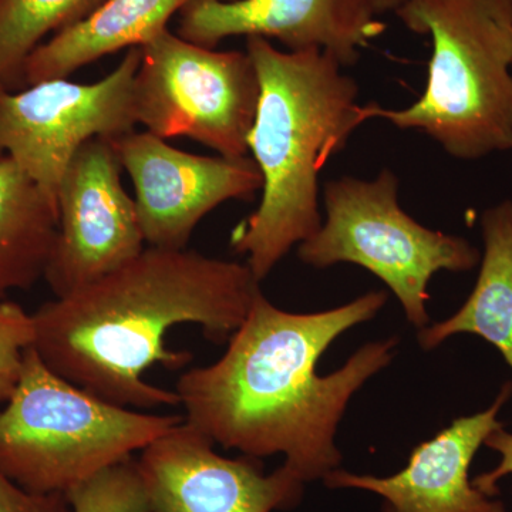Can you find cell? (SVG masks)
Here are the masks:
<instances>
[{
    "label": "cell",
    "instance_id": "obj_19",
    "mask_svg": "<svg viewBox=\"0 0 512 512\" xmlns=\"http://www.w3.org/2000/svg\"><path fill=\"white\" fill-rule=\"evenodd\" d=\"M35 339L32 315L18 303L0 302V403L18 386L26 350Z\"/></svg>",
    "mask_w": 512,
    "mask_h": 512
},
{
    "label": "cell",
    "instance_id": "obj_18",
    "mask_svg": "<svg viewBox=\"0 0 512 512\" xmlns=\"http://www.w3.org/2000/svg\"><path fill=\"white\" fill-rule=\"evenodd\" d=\"M73 512H150V501L134 457L114 464L66 493Z\"/></svg>",
    "mask_w": 512,
    "mask_h": 512
},
{
    "label": "cell",
    "instance_id": "obj_17",
    "mask_svg": "<svg viewBox=\"0 0 512 512\" xmlns=\"http://www.w3.org/2000/svg\"><path fill=\"white\" fill-rule=\"evenodd\" d=\"M104 0H0V87L22 89L30 55L60 30L99 8Z\"/></svg>",
    "mask_w": 512,
    "mask_h": 512
},
{
    "label": "cell",
    "instance_id": "obj_8",
    "mask_svg": "<svg viewBox=\"0 0 512 512\" xmlns=\"http://www.w3.org/2000/svg\"><path fill=\"white\" fill-rule=\"evenodd\" d=\"M141 55V47L126 50L116 69L96 83L53 79L0 87V156L15 161L56 207L63 175L83 144L136 130L134 79Z\"/></svg>",
    "mask_w": 512,
    "mask_h": 512
},
{
    "label": "cell",
    "instance_id": "obj_3",
    "mask_svg": "<svg viewBox=\"0 0 512 512\" xmlns=\"http://www.w3.org/2000/svg\"><path fill=\"white\" fill-rule=\"evenodd\" d=\"M245 52L259 80L248 154L261 173L262 197L232 231L231 247L262 282L322 227L320 171L370 116L369 104L357 103L359 86L330 53L288 52L262 37H248Z\"/></svg>",
    "mask_w": 512,
    "mask_h": 512
},
{
    "label": "cell",
    "instance_id": "obj_1",
    "mask_svg": "<svg viewBox=\"0 0 512 512\" xmlns=\"http://www.w3.org/2000/svg\"><path fill=\"white\" fill-rule=\"evenodd\" d=\"M386 302L377 291L329 311L291 313L259 289L224 355L178 377L185 421L242 456L284 454L303 483L323 480L342 461L335 437L350 399L390 365L399 342L367 343L330 375L316 366L340 335L375 318Z\"/></svg>",
    "mask_w": 512,
    "mask_h": 512
},
{
    "label": "cell",
    "instance_id": "obj_7",
    "mask_svg": "<svg viewBox=\"0 0 512 512\" xmlns=\"http://www.w3.org/2000/svg\"><path fill=\"white\" fill-rule=\"evenodd\" d=\"M141 52L134 79L137 124L164 140L191 138L218 156H248L259 80L247 52L194 45L170 29Z\"/></svg>",
    "mask_w": 512,
    "mask_h": 512
},
{
    "label": "cell",
    "instance_id": "obj_11",
    "mask_svg": "<svg viewBox=\"0 0 512 512\" xmlns=\"http://www.w3.org/2000/svg\"><path fill=\"white\" fill-rule=\"evenodd\" d=\"M214 446L184 419L140 451L150 512H274L302 500L305 483L285 464L265 474L259 458L222 457Z\"/></svg>",
    "mask_w": 512,
    "mask_h": 512
},
{
    "label": "cell",
    "instance_id": "obj_5",
    "mask_svg": "<svg viewBox=\"0 0 512 512\" xmlns=\"http://www.w3.org/2000/svg\"><path fill=\"white\" fill-rule=\"evenodd\" d=\"M183 421L100 399L56 375L29 348L0 412V470L29 493L64 494Z\"/></svg>",
    "mask_w": 512,
    "mask_h": 512
},
{
    "label": "cell",
    "instance_id": "obj_13",
    "mask_svg": "<svg viewBox=\"0 0 512 512\" xmlns=\"http://www.w3.org/2000/svg\"><path fill=\"white\" fill-rule=\"evenodd\" d=\"M512 384L501 389L493 406L474 416L460 417L410 454L409 463L390 477L359 476L330 471L329 488H356L384 498L393 512H507L501 501L481 493L470 480L478 448L503 424L497 416L510 399Z\"/></svg>",
    "mask_w": 512,
    "mask_h": 512
},
{
    "label": "cell",
    "instance_id": "obj_2",
    "mask_svg": "<svg viewBox=\"0 0 512 512\" xmlns=\"http://www.w3.org/2000/svg\"><path fill=\"white\" fill-rule=\"evenodd\" d=\"M247 264L185 249L147 247L93 284L46 302L32 315V348L56 375L128 409L180 406L177 393L144 380L150 367L194 359L165 346L174 326L198 325L228 342L261 289Z\"/></svg>",
    "mask_w": 512,
    "mask_h": 512
},
{
    "label": "cell",
    "instance_id": "obj_20",
    "mask_svg": "<svg viewBox=\"0 0 512 512\" xmlns=\"http://www.w3.org/2000/svg\"><path fill=\"white\" fill-rule=\"evenodd\" d=\"M0 512H73L64 494L29 493L0 470Z\"/></svg>",
    "mask_w": 512,
    "mask_h": 512
},
{
    "label": "cell",
    "instance_id": "obj_16",
    "mask_svg": "<svg viewBox=\"0 0 512 512\" xmlns=\"http://www.w3.org/2000/svg\"><path fill=\"white\" fill-rule=\"evenodd\" d=\"M57 207L9 157L0 156V302L45 278Z\"/></svg>",
    "mask_w": 512,
    "mask_h": 512
},
{
    "label": "cell",
    "instance_id": "obj_10",
    "mask_svg": "<svg viewBox=\"0 0 512 512\" xmlns=\"http://www.w3.org/2000/svg\"><path fill=\"white\" fill-rule=\"evenodd\" d=\"M131 178L147 247L185 249L202 218L224 202L254 200L262 177L251 157L178 150L148 131L111 138Z\"/></svg>",
    "mask_w": 512,
    "mask_h": 512
},
{
    "label": "cell",
    "instance_id": "obj_4",
    "mask_svg": "<svg viewBox=\"0 0 512 512\" xmlns=\"http://www.w3.org/2000/svg\"><path fill=\"white\" fill-rule=\"evenodd\" d=\"M394 15L431 37L424 93L412 106L369 116L420 130L451 157L512 150V0H406Z\"/></svg>",
    "mask_w": 512,
    "mask_h": 512
},
{
    "label": "cell",
    "instance_id": "obj_22",
    "mask_svg": "<svg viewBox=\"0 0 512 512\" xmlns=\"http://www.w3.org/2000/svg\"><path fill=\"white\" fill-rule=\"evenodd\" d=\"M365 2L376 16H380L383 13L396 12L406 0H365Z\"/></svg>",
    "mask_w": 512,
    "mask_h": 512
},
{
    "label": "cell",
    "instance_id": "obj_6",
    "mask_svg": "<svg viewBox=\"0 0 512 512\" xmlns=\"http://www.w3.org/2000/svg\"><path fill=\"white\" fill-rule=\"evenodd\" d=\"M326 220L298 245L305 264H355L389 286L417 329L429 325L427 286L437 272H467L481 255L467 239L433 231L399 204V180L383 170L373 180L342 177L323 190Z\"/></svg>",
    "mask_w": 512,
    "mask_h": 512
},
{
    "label": "cell",
    "instance_id": "obj_15",
    "mask_svg": "<svg viewBox=\"0 0 512 512\" xmlns=\"http://www.w3.org/2000/svg\"><path fill=\"white\" fill-rule=\"evenodd\" d=\"M484 254L476 286L456 315L420 329L424 350L458 333H473L495 346L512 369V201H503L481 218Z\"/></svg>",
    "mask_w": 512,
    "mask_h": 512
},
{
    "label": "cell",
    "instance_id": "obj_14",
    "mask_svg": "<svg viewBox=\"0 0 512 512\" xmlns=\"http://www.w3.org/2000/svg\"><path fill=\"white\" fill-rule=\"evenodd\" d=\"M190 0H104L87 18L37 47L23 67L22 87L69 79L87 64L147 45Z\"/></svg>",
    "mask_w": 512,
    "mask_h": 512
},
{
    "label": "cell",
    "instance_id": "obj_12",
    "mask_svg": "<svg viewBox=\"0 0 512 512\" xmlns=\"http://www.w3.org/2000/svg\"><path fill=\"white\" fill-rule=\"evenodd\" d=\"M177 16L175 33L194 45L262 37L288 52L323 50L343 67L386 30L365 0H190Z\"/></svg>",
    "mask_w": 512,
    "mask_h": 512
},
{
    "label": "cell",
    "instance_id": "obj_23",
    "mask_svg": "<svg viewBox=\"0 0 512 512\" xmlns=\"http://www.w3.org/2000/svg\"><path fill=\"white\" fill-rule=\"evenodd\" d=\"M383 512H393V510L389 507V505L384 504Z\"/></svg>",
    "mask_w": 512,
    "mask_h": 512
},
{
    "label": "cell",
    "instance_id": "obj_9",
    "mask_svg": "<svg viewBox=\"0 0 512 512\" xmlns=\"http://www.w3.org/2000/svg\"><path fill=\"white\" fill-rule=\"evenodd\" d=\"M121 170L111 138H92L70 161L57 192L59 222L45 274L56 298L99 281L146 249Z\"/></svg>",
    "mask_w": 512,
    "mask_h": 512
},
{
    "label": "cell",
    "instance_id": "obj_21",
    "mask_svg": "<svg viewBox=\"0 0 512 512\" xmlns=\"http://www.w3.org/2000/svg\"><path fill=\"white\" fill-rule=\"evenodd\" d=\"M484 444L497 451L501 456V461L493 471L481 474V476L471 480V483L481 493L488 495V497H494L498 494V481L508 476V474H512V434L501 427V429L493 431Z\"/></svg>",
    "mask_w": 512,
    "mask_h": 512
}]
</instances>
